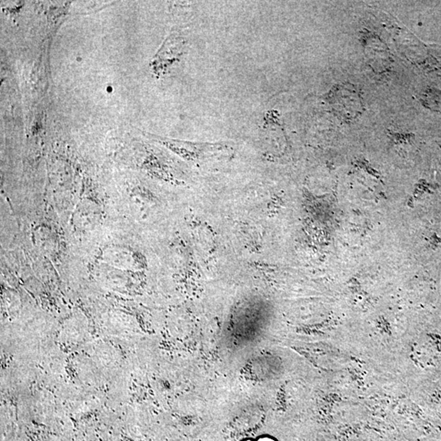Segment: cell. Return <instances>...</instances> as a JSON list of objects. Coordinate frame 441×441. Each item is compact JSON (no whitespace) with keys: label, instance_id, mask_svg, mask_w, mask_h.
I'll return each mask as SVG.
<instances>
[{"label":"cell","instance_id":"6da1fadb","mask_svg":"<svg viewBox=\"0 0 441 441\" xmlns=\"http://www.w3.org/2000/svg\"><path fill=\"white\" fill-rule=\"evenodd\" d=\"M147 138L168 147V149L190 161H201L213 157L216 154L226 151L228 145L225 142L202 143L179 141L156 134L141 132Z\"/></svg>","mask_w":441,"mask_h":441},{"label":"cell","instance_id":"7a4b0ae2","mask_svg":"<svg viewBox=\"0 0 441 441\" xmlns=\"http://www.w3.org/2000/svg\"><path fill=\"white\" fill-rule=\"evenodd\" d=\"M186 44L184 39L177 32L171 34L152 61L153 71L157 75L167 72L171 66L180 61Z\"/></svg>","mask_w":441,"mask_h":441},{"label":"cell","instance_id":"3957f363","mask_svg":"<svg viewBox=\"0 0 441 441\" xmlns=\"http://www.w3.org/2000/svg\"><path fill=\"white\" fill-rule=\"evenodd\" d=\"M259 441H274V440H272V439H268V438H265V439H260V440H259Z\"/></svg>","mask_w":441,"mask_h":441}]
</instances>
